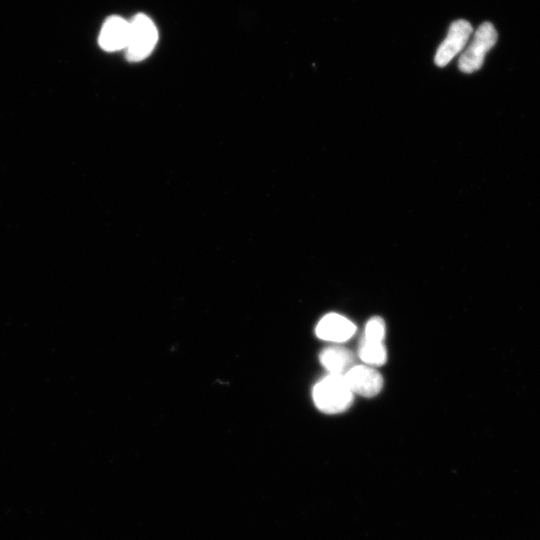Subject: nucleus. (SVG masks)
<instances>
[{"label":"nucleus","instance_id":"obj_4","mask_svg":"<svg viewBox=\"0 0 540 540\" xmlns=\"http://www.w3.org/2000/svg\"><path fill=\"white\" fill-rule=\"evenodd\" d=\"M473 32L472 25L464 19L451 23L446 38L439 45L434 62L438 67L446 66L466 46Z\"/></svg>","mask_w":540,"mask_h":540},{"label":"nucleus","instance_id":"obj_9","mask_svg":"<svg viewBox=\"0 0 540 540\" xmlns=\"http://www.w3.org/2000/svg\"><path fill=\"white\" fill-rule=\"evenodd\" d=\"M358 357L369 366H380L386 363L387 351L383 342L361 338Z\"/></svg>","mask_w":540,"mask_h":540},{"label":"nucleus","instance_id":"obj_6","mask_svg":"<svg viewBox=\"0 0 540 540\" xmlns=\"http://www.w3.org/2000/svg\"><path fill=\"white\" fill-rule=\"evenodd\" d=\"M315 332L317 337L322 340L344 342L355 334L356 326L340 314L329 313L320 319Z\"/></svg>","mask_w":540,"mask_h":540},{"label":"nucleus","instance_id":"obj_8","mask_svg":"<svg viewBox=\"0 0 540 540\" xmlns=\"http://www.w3.org/2000/svg\"><path fill=\"white\" fill-rule=\"evenodd\" d=\"M319 359L329 374L344 376L355 365L352 351L341 346L326 347L321 351Z\"/></svg>","mask_w":540,"mask_h":540},{"label":"nucleus","instance_id":"obj_3","mask_svg":"<svg viewBox=\"0 0 540 540\" xmlns=\"http://www.w3.org/2000/svg\"><path fill=\"white\" fill-rule=\"evenodd\" d=\"M497 38L498 34L493 24L483 22L475 31L468 47L460 55L459 70L467 74L479 70L487 52L496 44Z\"/></svg>","mask_w":540,"mask_h":540},{"label":"nucleus","instance_id":"obj_7","mask_svg":"<svg viewBox=\"0 0 540 540\" xmlns=\"http://www.w3.org/2000/svg\"><path fill=\"white\" fill-rule=\"evenodd\" d=\"M129 22L119 16L108 18L99 35V45L106 51H117L127 47Z\"/></svg>","mask_w":540,"mask_h":540},{"label":"nucleus","instance_id":"obj_1","mask_svg":"<svg viewBox=\"0 0 540 540\" xmlns=\"http://www.w3.org/2000/svg\"><path fill=\"white\" fill-rule=\"evenodd\" d=\"M315 406L323 413L337 414L346 411L352 404L354 394L344 376L328 374L313 387Z\"/></svg>","mask_w":540,"mask_h":540},{"label":"nucleus","instance_id":"obj_5","mask_svg":"<svg viewBox=\"0 0 540 540\" xmlns=\"http://www.w3.org/2000/svg\"><path fill=\"white\" fill-rule=\"evenodd\" d=\"M344 379L353 392L364 397L377 395L383 387L382 375L372 366L354 365Z\"/></svg>","mask_w":540,"mask_h":540},{"label":"nucleus","instance_id":"obj_2","mask_svg":"<svg viewBox=\"0 0 540 540\" xmlns=\"http://www.w3.org/2000/svg\"><path fill=\"white\" fill-rule=\"evenodd\" d=\"M129 38L126 58L137 62L145 59L155 47L158 32L153 21L144 14H137L129 22Z\"/></svg>","mask_w":540,"mask_h":540},{"label":"nucleus","instance_id":"obj_10","mask_svg":"<svg viewBox=\"0 0 540 540\" xmlns=\"http://www.w3.org/2000/svg\"><path fill=\"white\" fill-rule=\"evenodd\" d=\"M385 333L386 327L384 320L379 316H374L366 323L363 338L383 342Z\"/></svg>","mask_w":540,"mask_h":540}]
</instances>
